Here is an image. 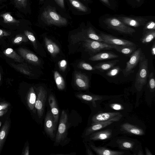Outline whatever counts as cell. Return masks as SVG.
Segmentation results:
<instances>
[{
	"label": "cell",
	"mask_w": 155,
	"mask_h": 155,
	"mask_svg": "<svg viewBox=\"0 0 155 155\" xmlns=\"http://www.w3.org/2000/svg\"><path fill=\"white\" fill-rule=\"evenodd\" d=\"M138 2H140V0H136Z\"/></svg>",
	"instance_id": "53"
},
{
	"label": "cell",
	"mask_w": 155,
	"mask_h": 155,
	"mask_svg": "<svg viewBox=\"0 0 155 155\" xmlns=\"http://www.w3.org/2000/svg\"><path fill=\"white\" fill-rule=\"evenodd\" d=\"M145 150L146 152V155H152V154L149 151V149L147 148H146Z\"/></svg>",
	"instance_id": "51"
},
{
	"label": "cell",
	"mask_w": 155,
	"mask_h": 155,
	"mask_svg": "<svg viewBox=\"0 0 155 155\" xmlns=\"http://www.w3.org/2000/svg\"><path fill=\"white\" fill-rule=\"evenodd\" d=\"M18 51L19 55L25 59L31 62H37L38 61V57L28 50L22 48L18 49Z\"/></svg>",
	"instance_id": "17"
},
{
	"label": "cell",
	"mask_w": 155,
	"mask_h": 155,
	"mask_svg": "<svg viewBox=\"0 0 155 155\" xmlns=\"http://www.w3.org/2000/svg\"><path fill=\"white\" fill-rule=\"evenodd\" d=\"M1 122L0 121V127L1 125Z\"/></svg>",
	"instance_id": "55"
},
{
	"label": "cell",
	"mask_w": 155,
	"mask_h": 155,
	"mask_svg": "<svg viewBox=\"0 0 155 155\" xmlns=\"http://www.w3.org/2000/svg\"><path fill=\"white\" fill-rule=\"evenodd\" d=\"M120 146L124 148L130 149L132 148L133 146V143L128 141H123L120 143Z\"/></svg>",
	"instance_id": "38"
},
{
	"label": "cell",
	"mask_w": 155,
	"mask_h": 155,
	"mask_svg": "<svg viewBox=\"0 0 155 155\" xmlns=\"http://www.w3.org/2000/svg\"><path fill=\"white\" fill-rule=\"evenodd\" d=\"M84 1H88V0H84Z\"/></svg>",
	"instance_id": "56"
},
{
	"label": "cell",
	"mask_w": 155,
	"mask_h": 155,
	"mask_svg": "<svg viewBox=\"0 0 155 155\" xmlns=\"http://www.w3.org/2000/svg\"><path fill=\"white\" fill-rule=\"evenodd\" d=\"M102 2L108 6H110V4L108 0H101Z\"/></svg>",
	"instance_id": "50"
},
{
	"label": "cell",
	"mask_w": 155,
	"mask_h": 155,
	"mask_svg": "<svg viewBox=\"0 0 155 155\" xmlns=\"http://www.w3.org/2000/svg\"><path fill=\"white\" fill-rule=\"evenodd\" d=\"M122 115L119 112L103 113L96 114L92 118V123L107 121L111 120H116L118 121Z\"/></svg>",
	"instance_id": "10"
},
{
	"label": "cell",
	"mask_w": 155,
	"mask_h": 155,
	"mask_svg": "<svg viewBox=\"0 0 155 155\" xmlns=\"http://www.w3.org/2000/svg\"><path fill=\"white\" fill-rule=\"evenodd\" d=\"M142 53L140 48L135 50L132 53L130 60L126 63L125 68L122 71L125 76H127L134 72L133 69L139 62Z\"/></svg>",
	"instance_id": "6"
},
{
	"label": "cell",
	"mask_w": 155,
	"mask_h": 155,
	"mask_svg": "<svg viewBox=\"0 0 155 155\" xmlns=\"http://www.w3.org/2000/svg\"><path fill=\"white\" fill-rule=\"evenodd\" d=\"M149 85L151 90H154L155 87V81L153 72L150 73L149 76Z\"/></svg>",
	"instance_id": "36"
},
{
	"label": "cell",
	"mask_w": 155,
	"mask_h": 155,
	"mask_svg": "<svg viewBox=\"0 0 155 155\" xmlns=\"http://www.w3.org/2000/svg\"><path fill=\"white\" fill-rule=\"evenodd\" d=\"M76 97L82 100L87 102H94L96 100L101 99L102 97L98 95L79 94L76 95Z\"/></svg>",
	"instance_id": "27"
},
{
	"label": "cell",
	"mask_w": 155,
	"mask_h": 155,
	"mask_svg": "<svg viewBox=\"0 0 155 155\" xmlns=\"http://www.w3.org/2000/svg\"><path fill=\"white\" fill-rule=\"evenodd\" d=\"M89 146L97 155H121L124 152L122 151L112 150L104 147H98L91 143H90Z\"/></svg>",
	"instance_id": "14"
},
{
	"label": "cell",
	"mask_w": 155,
	"mask_h": 155,
	"mask_svg": "<svg viewBox=\"0 0 155 155\" xmlns=\"http://www.w3.org/2000/svg\"><path fill=\"white\" fill-rule=\"evenodd\" d=\"M155 37L154 30L147 31H145L140 40L143 43L147 44L152 41Z\"/></svg>",
	"instance_id": "26"
},
{
	"label": "cell",
	"mask_w": 155,
	"mask_h": 155,
	"mask_svg": "<svg viewBox=\"0 0 155 155\" xmlns=\"http://www.w3.org/2000/svg\"><path fill=\"white\" fill-rule=\"evenodd\" d=\"M119 61V60H115L110 61L99 63L94 67L95 69L101 72H104L110 69Z\"/></svg>",
	"instance_id": "19"
},
{
	"label": "cell",
	"mask_w": 155,
	"mask_h": 155,
	"mask_svg": "<svg viewBox=\"0 0 155 155\" xmlns=\"http://www.w3.org/2000/svg\"><path fill=\"white\" fill-rule=\"evenodd\" d=\"M44 126L45 131L47 135L51 138H54L56 128L54 123L53 115L50 110L48 111L46 114Z\"/></svg>",
	"instance_id": "9"
},
{
	"label": "cell",
	"mask_w": 155,
	"mask_h": 155,
	"mask_svg": "<svg viewBox=\"0 0 155 155\" xmlns=\"http://www.w3.org/2000/svg\"><path fill=\"white\" fill-rule=\"evenodd\" d=\"M99 35L104 40V42L110 45L136 47V45L131 41L120 38L111 35L101 33Z\"/></svg>",
	"instance_id": "8"
},
{
	"label": "cell",
	"mask_w": 155,
	"mask_h": 155,
	"mask_svg": "<svg viewBox=\"0 0 155 155\" xmlns=\"http://www.w3.org/2000/svg\"><path fill=\"white\" fill-rule=\"evenodd\" d=\"M112 134V130L110 129L93 133L90 136V139L92 140H101L109 138Z\"/></svg>",
	"instance_id": "15"
},
{
	"label": "cell",
	"mask_w": 155,
	"mask_h": 155,
	"mask_svg": "<svg viewBox=\"0 0 155 155\" xmlns=\"http://www.w3.org/2000/svg\"><path fill=\"white\" fill-rule=\"evenodd\" d=\"M151 54L153 55H155V44L154 42L153 43V45L151 48Z\"/></svg>",
	"instance_id": "48"
},
{
	"label": "cell",
	"mask_w": 155,
	"mask_h": 155,
	"mask_svg": "<svg viewBox=\"0 0 155 155\" xmlns=\"http://www.w3.org/2000/svg\"><path fill=\"white\" fill-rule=\"evenodd\" d=\"M1 0H0V1Z\"/></svg>",
	"instance_id": "57"
},
{
	"label": "cell",
	"mask_w": 155,
	"mask_h": 155,
	"mask_svg": "<svg viewBox=\"0 0 155 155\" xmlns=\"http://www.w3.org/2000/svg\"><path fill=\"white\" fill-rule=\"evenodd\" d=\"M84 45L88 50L94 53L112 49H114V45L92 39L86 40Z\"/></svg>",
	"instance_id": "5"
},
{
	"label": "cell",
	"mask_w": 155,
	"mask_h": 155,
	"mask_svg": "<svg viewBox=\"0 0 155 155\" xmlns=\"http://www.w3.org/2000/svg\"><path fill=\"white\" fill-rule=\"evenodd\" d=\"M123 129L127 132L136 135H142L144 134L143 130L132 124L125 123L122 126Z\"/></svg>",
	"instance_id": "21"
},
{
	"label": "cell",
	"mask_w": 155,
	"mask_h": 155,
	"mask_svg": "<svg viewBox=\"0 0 155 155\" xmlns=\"http://www.w3.org/2000/svg\"><path fill=\"white\" fill-rule=\"evenodd\" d=\"M116 54L110 52H104L98 53L89 58L90 60L95 61L115 58L118 57Z\"/></svg>",
	"instance_id": "16"
},
{
	"label": "cell",
	"mask_w": 155,
	"mask_h": 155,
	"mask_svg": "<svg viewBox=\"0 0 155 155\" xmlns=\"http://www.w3.org/2000/svg\"><path fill=\"white\" fill-rule=\"evenodd\" d=\"M10 121L7 120L5 121L0 131V152L7 136L10 127Z\"/></svg>",
	"instance_id": "18"
},
{
	"label": "cell",
	"mask_w": 155,
	"mask_h": 155,
	"mask_svg": "<svg viewBox=\"0 0 155 155\" xmlns=\"http://www.w3.org/2000/svg\"><path fill=\"white\" fill-rule=\"evenodd\" d=\"M3 53L6 56L12 58L16 62H22L24 61L23 58L12 48L6 49L3 51Z\"/></svg>",
	"instance_id": "23"
},
{
	"label": "cell",
	"mask_w": 155,
	"mask_h": 155,
	"mask_svg": "<svg viewBox=\"0 0 155 155\" xmlns=\"http://www.w3.org/2000/svg\"><path fill=\"white\" fill-rule=\"evenodd\" d=\"M41 19L48 25H65L68 22L66 18L61 16L56 12L54 8L50 6L44 9L41 14Z\"/></svg>",
	"instance_id": "1"
},
{
	"label": "cell",
	"mask_w": 155,
	"mask_h": 155,
	"mask_svg": "<svg viewBox=\"0 0 155 155\" xmlns=\"http://www.w3.org/2000/svg\"><path fill=\"white\" fill-rule=\"evenodd\" d=\"M15 7L18 8H26L27 5V0H14Z\"/></svg>",
	"instance_id": "35"
},
{
	"label": "cell",
	"mask_w": 155,
	"mask_h": 155,
	"mask_svg": "<svg viewBox=\"0 0 155 155\" xmlns=\"http://www.w3.org/2000/svg\"><path fill=\"white\" fill-rule=\"evenodd\" d=\"M0 81H1V74H0Z\"/></svg>",
	"instance_id": "54"
},
{
	"label": "cell",
	"mask_w": 155,
	"mask_h": 155,
	"mask_svg": "<svg viewBox=\"0 0 155 155\" xmlns=\"http://www.w3.org/2000/svg\"><path fill=\"white\" fill-rule=\"evenodd\" d=\"M45 44L48 51L52 54H55L59 52L60 49L56 44L47 38L45 39Z\"/></svg>",
	"instance_id": "25"
},
{
	"label": "cell",
	"mask_w": 155,
	"mask_h": 155,
	"mask_svg": "<svg viewBox=\"0 0 155 155\" xmlns=\"http://www.w3.org/2000/svg\"><path fill=\"white\" fill-rule=\"evenodd\" d=\"M36 96L33 88H30L27 96V101L28 107L31 110H34Z\"/></svg>",
	"instance_id": "22"
},
{
	"label": "cell",
	"mask_w": 155,
	"mask_h": 155,
	"mask_svg": "<svg viewBox=\"0 0 155 155\" xmlns=\"http://www.w3.org/2000/svg\"><path fill=\"white\" fill-rule=\"evenodd\" d=\"M71 5L78 11L86 12L88 11L87 8L78 0H68Z\"/></svg>",
	"instance_id": "30"
},
{
	"label": "cell",
	"mask_w": 155,
	"mask_h": 155,
	"mask_svg": "<svg viewBox=\"0 0 155 155\" xmlns=\"http://www.w3.org/2000/svg\"><path fill=\"white\" fill-rule=\"evenodd\" d=\"M11 65L12 67L24 74L27 75H29L30 72L27 68L26 65L25 64H11Z\"/></svg>",
	"instance_id": "32"
},
{
	"label": "cell",
	"mask_w": 155,
	"mask_h": 155,
	"mask_svg": "<svg viewBox=\"0 0 155 155\" xmlns=\"http://www.w3.org/2000/svg\"><path fill=\"white\" fill-rule=\"evenodd\" d=\"M10 104L8 103L0 102V110L8 109Z\"/></svg>",
	"instance_id": "42"
},
{
	"label": "cell",
	"mask_w": 155,
	"mask_h": 155,
	"mask_svg": "<svg viewBox=\"0 0 155 155\" xmlns=\"http://www.w3.org/2000/svg\"><path fill=\"white\" fill-rule=\"evenodd\" d=\"M87 37L91 39L97 41L104 42V40L101 37L97 35L91 27H90L88 29L87 31Z\"/></svg>",
	"instance_id": "31"
},
{
	"label": "cell",
	"mask_w": 155,
	"mask_h": 155,
	"mask_svg": "<svg viewBox=\"0 0 155 155\" xmlns=\"http://www.w3.org/2000/svg\"><path fill=\"white\" fill-rule=\"evenodd\" d=\"M68 116L65 111L61 112L59 124L55 136V143L59 144L66 137L68 126Z\"/></svg>",
	"instance_id": "4"
},
{
	"label": "cell",
	"mask_w": 155,
	"mask_h": 155,
	"mask_svg": "<svg viewBox=\"0 0 155 155\" xmlns=\"http://www.w3.org/2000/svg\"><path fill=\"white\" fill-rule=\"evenodd\" d=\"M104 22L110 28L120 33L132 35L135 32L134 29L124 24L117 18L110 17L105 18Z\"/></svg>",
	"instance_id": "3"
},
{
	"label": "cell",
	"mask_w": 155,
	"mask_h": 155,
	"mask_svg": "<svg viewBox=\"0 0 155 155\" xmlns=\"http://www.w3.org/2000/svg\"><path fill=\"white\" fill-rule=\"evenodd\" d=\"M120 70L119 66H114L107 72L106 75L109 77H114L117 75Z\"/></svg>",
	"instance_id": "34"
},
{
	"label": "cell",
	"mask_w": 155,
	"mask_h": 155,
	"mask_svg": "<svg viewBox=\"0 0 155 155\" xmlns=\"http://www.w3.org/2000/svg\"><path fill=\"white\" fill-rule=\"evenodd\" d=\"M48 101L53 116L54 123L56 128L59 116V110L57 104L55 97L52 94L50 95L49 96Z\"/></svg>",
	"instance_id": "12"
},
{
	"label": "cell",
	"mask_w": 155,
	"mask_h": 155,
	"mask_svg": "<svg viewBox=\"0 0 155 155\" xmlns=\"http://www.w3.org/2000/svg\"><path fill=\"white\" fill-rule=\"evenodd\" d=\"M114 49L123 54L129 55L133 53L136 50V47L114 45Z\"/></svg>",
	"instance_id": "24"
},
{
	"label": "cell",
	"mask_w": 155,
	"mask_h": 155,
	"mask_svg": "<svg viewBox=\"0 0 155 155\" xmlns=\"http://www.w3.org/2000/svg\"><path fill=\"white\" fill-rule=\"evenodd\" d=\"M144 31L155 30V23L154 21H151L146 24L144 28Z\"/></svg>",
	"instance_id": "37"
},
{
	"label": "cell",
	"mask_w": 155,
	"mask_h": 155,
	"mask_svg": "<svg viewBox=\"0 0 155 155\" xmlns=\"http://www.w3.org/2000/svg\"><path fill=\"white\" fill-rule=\"evenodd\" d=\"M118 121L116 120H111L107 121L93 123L86 130L85 135L87 136L110 125L113 122Z\"/></svg>",
	"instance_id": "13"
},
{
	"label": "cell",
	"mask_w": 155,
	"mask_h": 155,
	"mask_svg": "<svg viewBox=\"0 0 155 155\" xmlns=\"http://www.w3.org/2000/svg\"><path fill=\"white\" fill-rule=\"evenodd\" d=\"M57 5L62 8H64V0H54Z\"/></svg>",
	"instance_id": "44"
},
{
	"label": "cell",
	"mask_w": 155,
	"mask_h": 155,
	"mask_svg": "<svg viewBox=\"0 0 155 155\" xmlns=\"http://www.w3.org/2000/svg\"><path fill=\"white\" fill-rule=\"evenodd\" d=\"M8 111V109L0 110V117L5 114Z\"/></svg>",
	"instance_id": "49"
},
{
	"label": "cell",
	"mask_w": 155,
	"mask_h": 155,
	"mask_svg": "<svg viewBox=\"0 0 155 155\" xmlns=\"http://www.w3.org/2000/svg\"><path fill=\"white\" fill-rule=\"evenodd\" d=\"M117 18L126 25L134 27L143 25L148 21L142 17L119 16Z\"/></svg>",
	"instance_id": "11"
},
{
	"label": "cell",
	"mask_w": 155,
	"mask_h": 155,
	"mask_svg": "<svg viewBox=\"0 0 155 155\" xmlns=\"http://www.w3.org/2000/svg\"><path fill=\"white\" fill-rule=\"evenodd\" d=\"M0 17L2 18L5 23L18 24L20 23V21L14 18L9 12L2 14Z\"/></svg>",
	"instance_id": "29"
},
{
	"label": "cell",
	"mask_w": 155,
	"mask_h": 155,
	"mask_svg": "<svg viewBox=\"0 0 155 155\" xmlns=\"http://www.w3.org/2000/svg\"><path fill=\"white\" fill-rule=\"evenodd\" d=\"M111 108L116 110H120L123 109L122 106L120 104H114L110 105Z\"/></svg>",
	"instance_id": "41"
},
{
	"label": "cell",
	"mask_w": 155,
	"mask_h": 155,
	"mask_svg": "<svg viewBox=\"0 0 155 155\" xmlns=\"http://www.w3.org/2000/svg\"><path fill=\"white\" fill-rule=\"evenodd\" d=\"M44 0H39V1L40 2H43L44 1Z\"/></svg>",
	"instance_id": "52"
},
{
	"label": "cell",
	"mask_w": 155,
	"mask_h": 155,
	"mask_svg": "<svg viewBox=\"0 0 155 155\" xmlns=\"http://www.w3.org/2000/svg\"><path fill=\"white\" fill-rule=\"evenodd\" d=\"M47 94L46 91L43 87H39L38 88L35 107L37 110L38 115L39 118H41L43 114L47 99Z\"/></svg>",
	"instance_id": "7"
},
{
	"label": "cell",
	"mask_w": 155,
	"mask_h": 155,
	"mask_svg": "<svg viewBox=\"0 0 155 155\" xmlns=\"http://www.w3.org/2000/svg\"><path fill=\"white\" fill-rule=\"evenodd\" d=\"M84 143L86 148V153L88 155H93L94 154L92 153L91 152L90 148L88 146L87 144L84 142Z\"/></svg>",
	"instance_id": "45"
},
{
	"label": "cell",
	"mask_w": 155,
	"mask_h": 155,
	"mask_svg": "<svg viewBox=\"0 0 155 155\" xmlns=\"http://www.w3.org/2000/svg\"><path fill=\"white\" fill-rule=\"evenodd\" d=\"M54 78L57 86L59 90H63L65 87L64 81L62 76L57 71L54 72Z\"/></svg>",
	"instance_id": "28"
},
{
	"label": "cell",
	"mask_w": 155,
	"mask_h": 155,
	"mask_svg": "<svg viewBox=\"0 0 155 155\" xmlns=\"http://www.w3.org/2000/svg\"><path fill=\"white\" fill-rule=\"evenodd\" d=\"M67 64L66 61L65 60H62L60 63V66L62 68H64L66 67Z\"/></svg>",
	"instance_id": "46"
},
{
	"label": "cell",
	"mask_w": 155,
	"mask_h": 155,
	"mask_svg": "<svg viewBox=\"0 0 155 155\" xmlns=\"http://www.w3.org/2000/svg\"><path fill=\"white\" fill-rule=\"evenodd\" d=\"M22 154L24 155H29V147L28 146H27L26 147Z\"/></svg>",
	"instance_id": "47"
},
{
	"label": "cell",
	"mask_w": 155,
	"mask_h": 155,
	"mask_svg": "<svg viewBox=\"0 0 155 155\" xmlns=\"http://www.w3.org/2000/svg\"><path fill=\"white\" fill-rule=\"evenodd\" d=\"M75 81L77 85L80 88L86 89L89 87V80L87 77L82 74H78L76 76Z\"/></svg>",
	"instance_id": "20"
},
{
	"label": "cell",
	"mask_w": 155,
	"mask_h": 155,
	"mask_svg": "<svg viewBox=\"0 0 155 155\" xmlns=\"http://www.w3.org/2000/svg\"><path fill=\"white\" fill-rule=\"evenodd\" d=\"M25 35L26 36L27 38L33 43L35 42V38L33 34L28 31L25 30L24 31Z\"/></svg>",
	"instance_id": "39"
},
{
	"label": "cell",
	"mask_w": 155,
	"mask_h": 155,
	"mask_svg": "<svg viewBox=\"0 0 155 155\" xmlns=\"http://www.w3.org/2000/svg\"><path fill=\"white\" fill-rule=\"evenodd\" d=\"M10 35V32L0 29V37L8 36Z\"/></svg>",
	"instance_id": "43"
},
{
	"label": "cell",
	"mask_w": 155,
	"mask_h": 155,
	"mask_svg": "<svg viewBox=\"0 0 155 155\" xmlns=\"http://www.w3.org/2000/svg\"><path fill=\"white\" fill-rule=\"evenodd\" d=\"M27 37L25 35L19 34L17 35L13 41V43L14 44H19L22 42L27 41Z\"/></svg>",
	"instance_id": "33"
},
{
	"label": "cell",
	"mask_w": 155,
	"mask_h": 155,
	"mask_svg": "<svg viewBox=\"0 0 155 155\" xmlns=\"http://www.w3.org/2000/svg\"><path fill=\"white\" fill-rule=\"evenodd\" d=\"M148 73V61L142 53L139 61V69L136 76L135 86L140 91L147 82Z\"/></svg>",
	"instance_id": "2"
},
{
	"label": "cell",
	"mask_w": 155,
	"mask_h": 155,
	"mask_svg": "<svg viewBox=\"0 0 155 155\" xmlns=\"http://www.w3.org/2000/svg\"><path fill=\"white\" fill-rule=\"evenodd\" d=\"M81 66L83 68L87 70H94L95 69L90 64L85 63H82Z\"/></svg>",
	"instance_id": "40"
}]
</instances>
